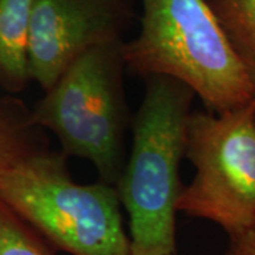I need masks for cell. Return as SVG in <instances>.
Segmentation results:
<instances>
[{
  "instance_id": "6da1fadb",
  "label": "cell",
  "mask_w": 255,
  "mask_h": 255,
  "mask_svg": "<svg viewBox=\"0 0 255 255\" xmlns=\"http://www.w3.org/2000/svg\"><path fill=\"white\" fill-rule=\"evenodd\" d=\"M132 122V146L115 184L129 216V255H176L180 163L194 92L150 77Z\"/></svg>"
},
{
  "instance_id": "7a4b0ae2",
  "label": "cell",
  "mask_w": 255,
  "mask_h": 255,
  "mask_svg": "<svg viewBox=\"0 0 255 255\" xmlns=\"http://www.w3.org/2000/svg\"><path fill=\"white\" fill-rule=\"evenodd\" d=\"M125 67L182 82L210 112L253 102V88L206 0H142L137 36L122 43Z\"/></svg>"
},
{
  "instance_id": "30bf717a",
  "label": "cell",
  "mask_w": 255,
  "mask_h": 255,
  "mask_svg": "<svg viewBox=\"0 0 255 255\" xmlns=\"http://www.w3.org/2000/svg\"><path fill=\"white\" fill-rule=\"evenodd\" d=\"M0 255H54L44 238L0 200Z\"/></svg>"
},
{
  "instance_id": "277c9868",
  "label": "cell",
  "mask_w": 255,
  "mask_h": 255,
  "mask_svg": "<svg viewBox=\"0 0 255 255\" xmlns=\"http://www.w3.org/2000/svg\"><path fill=\"white\" fill-rule=\"evenodd\" d=\"M122 43L87 50L31 110L33 122L54 133L61 153L88 160L100 180L112 186L121 177L127 159L129 124L122 81L127 68Z\"/></svg>"
},
{
  "instance_id": "ba28073f",
  "label": "cell",
  "mask_w": 255,
  "mask_h": 255,
  "mask_svg": "<svg viewBox=\"0 0 255 255\" xmlns=\"http://www.w3.org/2000/svg\"><path fill=\"white\" fill-rule=\"evenodd\" d=\"M224 30L253 88L255 105V0H206Z\"/></svg>"
},
{
  "instance_id": "5b68a950",
  "label": "cell",
  "mask_w": 255,
  "mask_h": 255,
  "mask_svg": "<svg viewBox=\"0 0 255 255\" xmlns=\"http://www.w3.org/2000/svg\"><path fill=\"white\" fill-rule=\"evenodd\" d=\"M184 156L196 169L177 211L227 234L255 224V105L221 114L191 112Z\"/></svg>"
},
{
  "instance_id": "8fae6325",
  "label": "cell",
  "mask_w": 255,
  "mask_h": 255,
  "mask_svg": "<svg viewBox=\"0 0 255 255\" xmlns=\"http://www.w3.org/2000/svg\"><path fill=\"white\" fill-rule=\"evenodd\" d=\"M226 255H255V224L228 234Z\"/></svg>"
},
{
  "instance_id": "3957f363",
  "label": "cell",
  "mask_w": 255,
  "mask_h": 255,
  "mask_svg": "<svg viewBox=\"0 0 255 255\" xmlns=\"http://www.w3.org/2000/svg\"><path fill=\"white\" fill-rule=\"evenodd\" d=\"M0 200L70 255H129L115 186L74 182L61 152L40 149L0 170Z\"/></svg>"
},
{
  "instance_id": "9c48e42d",
  "label": "cell",
  "mask_w": 255,
  "mask_h": 255,
  "mask_svg": "<svg viewBox=\"0 0 255 255\" xmlns=\"http://www.w3.org/2000/svg\"><path fill=\"white\" fill-rule=\"evenodd\" d=\"M31 111L18 101L0 98V170L43 149L37 139Z\"/></svg>"
},
{
  "instance_id": "8992f818",
  "label": "cell",
  "mask_w": 255,
  "mask_h": 255,
  "mask_svg": "<svg viewBox=\"0 0 255 255\" xmlns=\"http://www.w3.org/2000/svg\"><path fill=\"white\" fill-rule=\"evenodd\" d=\"M128 0H36L27 37L30 80L44 91L92 47L118 43Z\"/></svg>"
},
{
  "instance_id": "52a82bcc",
  "label": "cell",
  "mask_w": 255,
  "mask_h": 255,
  "mask_svg": "<svg viewBox=\"0 0 255 255\" xmlns=\"http://www.w3.org/2000/svg\"><path fill=\"white\" fill-rule=\"evenodd\" d=\"M36 0H0V87L23 91L30 80L27 37Z\"/></svg>"
}]
</instances>
